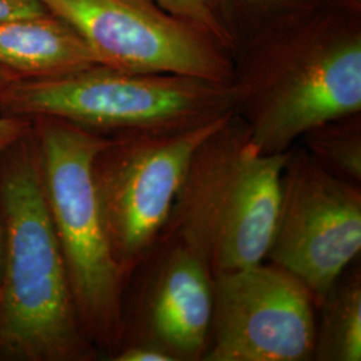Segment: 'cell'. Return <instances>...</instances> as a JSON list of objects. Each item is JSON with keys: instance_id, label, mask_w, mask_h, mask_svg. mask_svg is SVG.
I'll use <instances>...</instances> for the list:
<instances>
[{"instance_id": "cell-15", "label": "cell", "mask_w": 361, "mask_h": 361, "mask_svg": "<svg viewBox=\"0 0 361 361\" xmlns=\"http://www.w3.org/2000/svg\"><path fill=\"white\" fill-rule=\"evenodd\" d=\"M304 1L308 0H221L240 35V42L249 31Z\"/></svg>"}, {"instance_id": "cell-3", "label": "cell", "mask_w": 361, "mask_h": 361, "mask_svg": "<svg viewBox=\"0 0 361 361\" xmlns=\"http://www.w3.org/2000/svg\"><path fill=\"white\" fill-rule=\"evenodd\" d=\"M288 153L268 154L235 113L194 153L158 241L189 246L212 276L262 262Z\"/></svg>"}, {"instance_id": "cell-9", "label": "cell", "mask_w": 361, "mask_h": 361, "mask_svg": "<svg viewBox=\"0 0 361 361\" xmlns=\"http://www.w3.org/2000/svg\"><path fill=\"white\" fill-rule=\"evenodd\" d=\"M314 305L310 288L273 262L219 273L202 360H308L316 344Z\"/></svg>"}, {"instance_id": "cell-10", "label": "cell", "mask_w": 361, "mask_h": 361, "mask_svg": "<svg viewBox=\"0 0 361 361\" xmlns=\"http://www.w3.org/2000/svg\"><path fill=\"white\" fill-rule=\"evenodd\" d=\"M168 255L147 296L145 332L177 360H200L209 343L213 276L189 246L168 243Z\"/></svg>"}, {"instance_id": "cell-4", "label": "cell", "mask_w": 361, "mask_h": 361, "mask_svg": "<svg viewBox=\"0 0 361 361\" xmlns=\"http://www.w3.org/2000/svg\"><path fill=\"white\" fill-rule=\"evenodd\" d=\"M31 121L79 320L97 350L114 356L125 337L128 284L113 257L92 180L94 157L109 137L55 116Z\"/></svg>"}, {"instance_id": "cell-20", "label": "cell", "mask_w": 361, "mask_h": 361, "mask_svg": "<svg viewBox=\"0 0 361 361\" xmlns=\"http://www.w3.org/2000/svg\"><path fill=\"white\" fill-rule=\"evenodd\" d=\"M19 80V78L15 77L13 73L0 66V104L8 94V91L11 90Z\"/></svg>"}, {"instance_id": "cell-7", "label": "cell", "mask_w": 361, "mask_h": 361, "mask_svg": "<svg viewBox=\"0 0 361 361\" xmlns=\"http://www.w3.org/2000/svg\"><path fill=\"white\" fill-rule=\"evenodd\" d=\"M73 27L98 65L229 83L233 54L154 0H39Z\"/></svg>"}, {"instance_id": "cell-12", "label": "cell", "mask_w": 361, "mask_h": 361, "mask_svg": "<svg viewBox=\"0 0 361 361\" xmlns=\"http://www.w3.org/2000/svg\"><path fill=\"white\" fill-rule=\"evenodd\" d=\"M319 305L322 322L316 331L313 357L322 361H360V269L343 274Z\"/></svg>"}, {"instance_id": "cell-8", "label": "cell", "mask_w": 361, "mask_h": 361, "mask_svg": "<svg viewBox=\"0 0 361 361\" xmlns=\"http://www.w3.org/2000/svg\"><path fill=\"white\" fill-rule=\"evenodd\" d=\"M360 250V185L336 177L305 149L289 150L267 258L307 285L319 305Z\"/></svg>"}, {"instance_id": "cell-19", "label": "cell", "mask_w": 361, "mask_h": 361, "mask_svg": "<svg viewBox=\"0 0 361 361\" xmlns=\"http://www.w3.org/2000/svg\"><path fill=\"white\" fill-rule=\"evenodd\" d=\"M6 255H7V221L0 204V283H1L3 269H4Z\"/></svg>"}, {"instance_id": "cell-18", "label": "cell", "mask_w": 361, "mask_h": 361, "mask_svg": "<svg viewBox=\"0 0 361 361\" xmlns=\"http://www.w3.org/2000/svg\"><path fill=\"white\" fill-rule=\"evenodd\" d=\"M49 11L39 0H0V22Z\"/></svg>"}, {"instance_id": "cell-13", "label": "cell", "mask_w": 361, "mask_h": 361, "mask_svg": "<svg viewBox=\"0 0 361 361\" xmlns=\"http://www.w3.org/2000/svg\"><path fill=\"white\" fill-rule=\"evenodd\" d=\"M305 150L325 170L341 180L361 183V118H337L310 130L301 137Z\"/></svg>"}, {"instance_id": "cell-21", "label": "cell", "mask_w": 361, "mask_h": 361, "mask_svg": "<svg viewBox=\"0 0 361 361\" xmlns=\"http://www.w3.org/2000/svg\"><path fill=\"white\" fill-rule=\"evenodd\" d=\"M312 1L331 4V6H336V7L347 8V10H350V11L361 13V0H312Z\"/></svg>"}, {"instance_id": "cell-2", "label": "cell", "mask_w": 361, "mask_h": 361, "mask_svg": "<svg viewBox=\"0 0 361 361\" xmlns=\"http://www.w3.org/2000/svg\"><path fill=\"white\" fill-rule=\"evenodd\" d=\"M7 255L0 283V361H89L52 225L34 128L0 154Z\"/></svg>"}, {"instance_id": "cell-1", "label": "cell", "mask_w": 361, "mask_h": 361, "mask_svg": "<svg viewBox=\"0 0 361 361\" xmlns=\"http://www.w3.org/2000/svg\"><path fill=\"white\" fill-rule=\"evenodd\" d=\"M233 61L235 114L264 153L361 113V13L304 1L245 34Z\"/></svg>"}, {"instance_id": "cell-14", "label": "cell", "mask_w": 361, "mask_h": 361, "mask_svg": "<svg viewBox=\"0 0 361 361\" xmlns=\"http://www.w3.org/2000/svg\"><path fill=\"white\" fill-rule=\"evenodd\" d=\"M165 11L193 23L234 54L240 35L221 0H154Z\"/></svg>"}, {"instance_id": "cell-6", "label": "cell", "mask_w": 361, "mask_h": 361, "mask_svg": "<svg viewBox=\"0 0 361 361\" xmlns=\"http://www.w3.org/2000/svg\"><path fill=\"white\" fill-rule=\"evenodd\" d=\"M234 113L186 129L110 135L94 157L95 193L126 284L158 244L195 150Z\"/></svg>"}, {"instance_id": "cell-17", "label": "cell", "mask_w": 361, "mask_h": 361, "mask_svg": "<svg viewBox=\"0 0 361 361\" xmlns=\"http://www.w3.org/2000/svg\"><path fill=\"white\" fill-rule=\"evenodd\" d=\"M32 125V121L23 116L0 114V154L16 140L25 135Z\"/></svg>"}, {"instance_id": "cell-11", "label": "cell", "mask_w": 361, "mask_h": 361, "mask_svg": "<svg viewBox=\"0 0 361 361\" xmlns=\"http://www.w3.org/2000/svg\"><path fill=\"white\" fill-rule=\"evenodd\" d=\"M95 65L85 40L51 11L0 22V66L20 80L66 77Z\"/></svg>"}, {"instance_id": "cell-16", "label": "cell", "mask_w": 361, "mask_h": 361, "mask_svg": "<svg viewBox=\"0 0 361 361\" xmlns=\"http://www.w3.org/2000/svg\"><path fill=\"white\" fill-rule=\"evenodd\" d=\"M116 361H176L168 350L152 341H133L118 349Z\"/></svg>"}, {"instance_id": "cell-5", "label": "cell", "mask_w": 361, "mask_h": 361, "mask_svg": "<svg viewBox=\"0 0 361 361\" xmlns=\"http://www.w3.org/2000/svg\"><path fill=\"white\" fill-rule=\"evenodd\" d=\"M235 111L233 82L95 65L66 77L19 80L1 116H55L102 135L186 129Z\"/></svg>"}]
</instances>
